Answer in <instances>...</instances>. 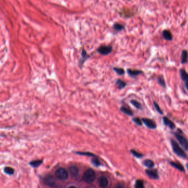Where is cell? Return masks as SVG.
Segmentation results:
<instances>
[{"label":"cell","mask_w":188,"mask_h":188,"mask_svg":"<svg viewBox=\"0 0 188 188\" xmlns=\"http://www.w3.org/2000/svg\"><path fill=\"white\" fill-rule=\"evenodd\" d=\"M171 145H172V149L175 154L178 156L180 157L183 158H187V155L185 152L183 151V149L179 146V145L174 140H172L171 141Z\"/></svg>","instance_id":"1"},{"label":"cell","mask_w":188,"mask_h":188,"mask_svg":"<svg viewBox=\"0 0 188 188\" xmlns=\"http://www.w3.org/2000/svg\"><path fill=\"white\" fill-rule=\"evenodd\" d=\"M96 178L95 172L92 169H89L85 171L83 179V180L89 184H91L93 182Z\"/></svg>","instance_id":"2"},{"label":"cell","mask_w":188,"mask_h":188,"mask_svg":"<svg viewBox=\"0 0 188 188\" xmlns=\"http://www.w3.org/2000/svg\"><path fill=\"white\" fill-rule=\"evenodd\" d=\"M55 176L61 180H65L68 178V174L65 169L61 168L55 171Z\"/></svg>","instance_id":"3"},{"label":"cell","mask_w":188,"mask_h":188,"mask_svg":"<svg viewBox=\"0 0 188 188\" xmlns=\"http://www.w3.org/2000/svg\"><path fill=\"white\" fill-rule=\"evenodd\" d=\"M175 137L177 138L178 141L179 142L183 148L186 150H188V141L185 138H184L180 133H174Z\"/></svg>","instance_id":"4"},{"label":"cell","mask_w":188,"mask_h":188,"mask_svg":"<svg viewBox=\"0 0 188 188\" xmlns=\"http://www.w3.org/2000/svg\"><path fill=\"white\" fill-rule=\"evenodd\" d=\"M112 51V46L110 45H102L97 48V51L103 55H107Z\"/></svg>","instance_id":"5"},{"label":"cell","mask_w":188,"mask_h":188,"mask_svg":"<svg viewBox=\"0 0 188 188\" xmlns=\"http://www.w3.org/2000/svg\"><path fill=\"white\" fill-rule=\"evenodd\" d=\"M142 122H144V124L145 125L151 129H155L157 127L156 124L155 122L153 121L150 119L148 118H143L142 119Z\"/></svg>","instance_id":"6"},{"label":"cell","mask_w":188,"mask_h":188,"mask_svg":"<svg viewBox=\"0 0 188 188\" xmlns=\"http://www.w3.org/2000/svg\"><path fill=\"white\" fill-rule=\"evenodd\" d=\"M44 183L49 187H54L55 185L54 178L52 176H48L44 179Z\"/></svg>","instance_id":"7"},{"label":"cell","mask_w":188,"mask_h":188,"mask_svg":"<svg viewBox=\"0 0 188 188\" xmlns=\"http://www.w3.org/2000/svg\"><path fill=\"white\" fill-rule=\"evenodd\" d=\"M147 176L152 179H157L159 176L156 169H147L146 171Z\"/></svg>","instance_id":"8"},{"label":"cell","mask_w":188,"mask_h":188,"mask_svg":"<svg viewBox=\"0 0 188 188\" xmlns=\"http://www.w3.org/2000/svg\"><path fill=\"white\" fill-rule=\"evenodd\" d=\"M98 184L100 188H106L108 184V180L107 178L105 177H100L98 179Z\"/></svg>","instance_id":"9"},{"label":"cell","mask_w":188,"mask_h":188,"mask_svg":"<svg viewBox=\"0 0 188 188\" xmlns=\"http://www.w3.org/2000/svg\"><path fill=\"white\" fill-rule=\"evenodd\" d=\"M163 122L165 125L169 127L171 129H174L176 128V125L173 122H172L168 118L164 116L163 118Z\"/></svg>","instance_id":"10"},{"label":"cell","mask_w":188,"mask_h":188,"mask_svg":"<svg viewBox=\"0 0 188 188\" xmlns=\"http://www.w3.org/2000/svg\"><path fill=\"white\" fill-rule=\"evenodd\" d=\"M162 37L167 41H171L173 39V35L171 32L168 29L163 30V31L162 32Z\"/></svg>","instance_id":"11"},{"label":"cell","mask_w":188,"mask_h":188,"mask_svg":"<svg viewBox=\"0 0 188 188\" xmlns=\"http://www.w3.org/2000/svg\"><path fill=\"white\" fill-rule=\"evenodd\" d=\"M179 73L182 81L185 82V83H188V73L187 71L184 69L181 68L179 70Z\"/></svg>","instance_id":"12"},{"label":"cell","mask_w":188,"mask_h":188,"mask_svg":"<svg viewBox=\"0 0 188 188\" xmlns=\"http://www.w3.org/2000/svg\"><path fill=\"white\" fill-rule=\"evenodd\" d=\"M170 164L173 167H174V168L177 169L178 171L182 172H184L185 170H184V168L181 164L177 163V162H170Z\"/></svg>","instance_id":"13"},{"label":"cell","mask_w":188,"mask_h":188,"mask_svg":"<svg viewBox=\"0 0 188 188\" xmlns=\"http://www.w3.org/2000/svg\"><path fill=\"white\" fill-rule=\"evenodd\" d=\"M127 73L130 76L132 77H135L136 76H138L139 75H140L143 73V72L141 70H131V69H128L127 70Z\"/></svg>","instance_id":"14"},{"label":"cell","mask_w":188,"mask_h":188,"mask_svg":"<svg viewBox=\"0 0 188 188\" xmlns=\"http://www.w3.org/2000/svg\"><path fill=\"white\" fill-rule=\"evenodd\" d=\"M188 61V53L187 50H183L181 55V63L182 64H186Z\"/></svg>","instance_id":"15"},{"label":"cell","mask_w":188,"mask_h":188,"mask_svg":"<svg viewBox=\"0 0 188 188\" xmlns=\"http://www.w3.org/2000/svg\"><path fill=\"white\" fill-rule=\"evenodd\" d=\"M89 57V56L87 55L86 51L84 49H83L81 51V60L79 61V63L81 64V65H82L86 59H88Z\"/></svg>","instance_id":"16"},{"label":"cell","mask_w":188,"mask_h":188,"mask_svg":"<svg viewBox=\"0 0 188 188\" xmlns=\"http://www.w3.org/2000/svg\"><path fill=\"white\" fill-rule=\"evenodd\" d=\"M69 171L70 172V174L73 177H75L78 176V173H79V170L76 167H75V166L70 167V168H69Z\"/></svg>","instance_id":"17"},{"label":"cell","mask_w":188,"mask_h":188,"mask_svg":"<svg viewBox=\"0 0 188 188\" xmlns=\"http://www.w3.org/2000/svg\"><path fill=\"white\" fill-rule=\"evenodd\" d=\"M116 85L118 89H122L124 88L127 86V83H125V82H124L123 81H122L120 79H118L116 82Z\"/></svg>","instance_id":"18"},{"label":"cell","mask_w":188,"mask_h":188,"mask_svg":"<svg viewBox=\"0 0 188 188\" xmlns=\"http://www.w3.org/2000/svg\"><path fill=\"white\" fill-rule=\"evenodd\" d=\"M121 111L122 112H123L124 114L128 115H130V116H132L133 115V112L132 111H130L129 109H128L127 108L125 107V106H122L120 109Z\"/></svg>","instance_id":"19"},{"label":"cell","mask_w":188,"mask_h":188,"mask_svg":"<svg viewBox=\"0 0 188 188\" xmlns=\"http://www.w3.org/2000/svg\"><path fill=\"white\" fill-rule=\"evenodd\" d=\"M143 164L149 168H152L154 167L155 164L152 160H146L144 161Z\"/></svg>","instance_id":"20"},{"label":"cell","mask_w":188,"mask_h":188,"mask_svg":"<svg viewBox=\"0 0 188 188\" xmlns=\"http://www.w3.org/2000/svg\"><path fill=\"white\" fill-rule=\"evenodd\" d=\"M157 82L158 84L161 86L162 87L166 88V84L165 81V79L163 77V76H159L157 78Z\"/></svg>","instance_id":"21"},{"label":"cell","mask_w":188,"mask_h":188,"mask_svg":"<svg viewBox=\"0 0 188 188\" xmlns=\"http://www.w3.org/2000/svg\"><path fill=\"white\" fill-rule=\"evenodd\" d=\"M42 163H43L42 160H33L30 163V165L32 167L36 168V167H38L40 166L42 164Z\"/></svg>","instance_id":"22"},{"label":"cell","mask_w":188,"mask_h":188,"mask_svg":"<svg viewBox=\"0 0 188 188\" xmlns=\"http://www.w3.org/2000/svg\"><path fill=\"white\" fill-rule=\"evenodd\" d=\"M124 26L119 23H115L113 26V29L117 32H120L123 29Z\"/></svg>","instance_id":"23"},{"label":"cell","mask_w":188,"mask_h":188,"mask_svg":"<svg viewBox=\"0 0 188 188\" xmlns=\"http://www.w3.org/2000/svg\"><path fill=\"white\" fill-rule=\"evenodd\" d=\"M130 103H132V104L134 105L135 107L138 109H142V105L141 104V103H139V102H138L136 100H132L130 101Z\"/></svg>","instance_id":"24"},{"label":"cell","mask_w":188,"mask_h":188,"mask_svg":"<svg viewBox=\"0 0 188 188\" xmlns=\"http://www.w3.org/2000/svg\"><path fill=\"white\" fill-rule=\"evenodd\" d=\"M133 13L132 12H130V10H124L123 11L121 12V13H120V15H121V16H122L123 17H131L132 16Z\"/></svg>","instance_id":"25"},{"label":"cell","mask_w":188,"mask_h":188,"mask_svg":"<svg viewBox=\"0 0 188 188\" xmlns=\"http://www.w3.org/2000/svg\"><path fill=\"white\" fill-rule=\"evenodd\" d=\"M4 171L8 175H13L14 173V169L10 167H6L4 168Z\"/></svg>","instance_id":"26"},{"label":"cell","mask_w":188,"mask_h":188,"mask_svg":"<svg viewBox=\"0 0 188 188\" xmlns=\"http://www.w3.org/2000/svg\"><path fill=\"white\" fill-rule=\"evenodd\" d=\"M135 188H144V182L141 180H138L135 184Z\"/></svg>","instance_id":"27"},{"label":"cell","mask_w":188,"mask_h":188,"mask_svg":"<svg viewBox=\"0 0 188 188\" xmlns=\"http://www.w3.org/2000/svg\"><path fill=\"white\" fill-rule=\"evenodd\" d=\"M113 70L119 75H123L124 74V73H125V71H124L123 68H122L114 67L113 68Z\"/></svg>","instance_id":"28"},{"label":"cell","mask_w":188,"mask_h":188,"mask_svg":"<svg viewBox=\"0 0 188 188\" xmlns=\"http://www.w3.org/2000/svg\"><path fill=\"white\" fill-rule=\"evenodd\" d=\"M153 104H154V107H155L156 111H157L159 114H160L162 115V114H163V111H162L161 109V108H160V106L158 104V103H157L156 102L154 101V102H153Z\"/></svg>","instance_id":"29"},{"label":"cell","mask_w":188,"mask_h":188,"mask_svg":"<svg viewBox=\"0 0 188 188\" xmlns=\"http://www.w3.org/2000/svg\"><path fill=\"white\" fill-rule=\"evenodd\" d=\"M92 163L94 166H96V167H98V166H100V164H101L100 161L98 160L97 158L92 159Z\"/></svg>","instance_id":"30"},{"label":"cell","mask_w":188,"mask_h":188,"mask_svg":"<svg viewBox=\"0 0 188 188\" xmlns=\"http://www.w3.org/2000/svg\"><path fill=\"white\" fill-rule=\"evenodd\" d=\"M133 122H134L135 123L138 125V126H141L142 125V121L140 120L139 118H135L133 119Z\"/></svg>","instance_id":"31"},{"label":"cell","mask_w":188,"mask_h":188,"mask_svg":"<svg viewBox=\"0 0 188 188\" xmlns=\"http://www.w3.org/2000/svg\"><path fill=\"white\" fill-rule=\"evenodd\" d=\"M77 154L80 155H83V156H90V157H91V156L95 157V155L92 154V153H90V152H77Z\"/></svg>","instance_id":"32"},{"label":"cell","mask_w":188,"mask_h":188,"mask_svg":"<svg viewBox=\"0 0 188 188\" xmlns=\"http://www.w3.org/2000/svg\"><path fill=\"white\" fill-rule=\"evenodd\" d=\"M131 153L134 155L135 157H136L137 158H140V157H141L143 156V155H141V153H139L136 152L134 150H132Z\"/></svg>","instance_id":"33"},{"label":"cell","mask_w":188,"mask_h":188,"mask_svg":"<svg viewBox=\"0 0 188 188\" xmlns=\"http://www.w3.org/2000/svg\"><path fill=\"white\" fill-rule=\"evenodd\" d=\"M115 188H124V186L121 184H118L116 185Z\"/></svg>","instance_id":"34"},{"label":"cell","mask_w":188,"mask_h":188,"mask_svg":"<svg viewBox=\"0 0 188 188\" xmlns=\"http://www.w3.org/2000/svg\"><path fill=\"white\" fill-rule=\"evenodd\" d=\"M185 88L188 90V83H185Z\"/></svg>","instance_id":"35"},{"label":"cell","mask_w":188,"mask_h":188,"mask_svg":"<svg viewBox=\"0 0 188 188\" xmlns=\"http://www.w3.org/2000/svg\"><path fill=\"white\" fill-rule=\"evenodd\" d=\"M68 188H76V187H73V186H72V187H69Z\"/></svg>","instance_id":"36"},{"label":"cell","mask_w":188,"mask_h":188,"mask_svg":"<svg viewBox=\"0 0 188 188\" xmlns=\"http://www.w3.org/2000/svg\"><path fill=\"white\" fill-rule=\"evenodd\" d=\"M186 167H187V169H188V164H187V165H186Z\"/></svg>","instance_id":"37"}]
</instances>
